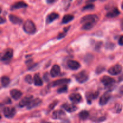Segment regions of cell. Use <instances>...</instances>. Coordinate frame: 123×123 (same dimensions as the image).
Instances as JSON below:
<instances>
[{
    "label": "cell",
    "mask_w": 123,
    "mask_h": 123,
    "mask_svg": "<svg viewBox=\"0 0 123 123\" xmlns=\"http://www.w3.org/2000/svg\"><path fill=\"white\" fill-rule=\"evenodd\" d=\"M98 20V17L95 14H89L83 17L80 20V23L83 24L82 29L88 30L92 28Z\"/></svg>",
    "instance_id": "cell-1"
},
{
    "label": "cell",
    "mask_w": 123,
    "mask_h": 123,
    "mask_svg": "<svg viewBox=\"0 0 123 123\" xmlns=\"http://www.w3.org/2000/svg\"><path fill=\"white\" fill-rule=\"evenodd\" d=\"M23 28L26 33L30 34H32L35 33L36 31V25L31 20H27L24 22Z\"/></svg>",
    "instance_id": "cell-2"
},
{
    "label": "cell",
    "mask_w": 123,
    "mask_h": 123,
    "mask_svg": "<svg viewBox=\"0 0 123 123\" xmlns=\"http://www.w3.org/2000/svg\"><path fill=\"white\" fill-rule=\"evenodd\" d=\"M74 78L78 82L84 83L88 79V75L85 70H83L77 74H75Z\"/></svg>",
    "instance_id": "cell-3"
},
{
    "label": "cell",
    "mask_w": 123,
    "mask_h": 123,
    "mask_svg": "<svg viewBox=\"0 0 123 123\" xmlns=\"http://www.w3.org/2000/svg\"><path fill=\"white\" fill-rule=\"evenodd\" d=\"M16 109L13 107H6L3 109V114L7 118H12L15 115Z\"/></svg>",
    "instance_id": "cell-4"
},
{
    "label": "cell",
    "mask_w": 123,
    "mask_h": 123,
    "mask_svg": "<svg viewBox=\"0 0 123 123\" xmlns=\"http://www.w3.org/2000/svg\"><path fill=\"white\" fill-rule=\"evenodd\" d=\"M13 55V52L12 49H7L4 50V54L1 56V61L3 62L8 61L12 59Z\"/></svg>",
    "instance_id": "cell-5"
},
{
    "label": "cell",
    "mask_w": 123,
    "mask_h": 123,
    "mask_svg": "<svg viewBox=\"0 0 123 123\" xmlns=\"http://www.w3.org/2000/svg\"><path fill=\"white\" fill-rule=\"evenodd\" d=\"M101 82H102V84L106 86H108V87H110L112 85H113L114 84V83L115 82V79H113V78H111L110 76H105L103 78L101 79Z\"/></svg>",
    "instance_id": "cell-6"
},
{
    "label": "cell",
    "mask_w": 123,
    "mask_h": 123,
    "mask_svg": "<svg viewBox=\"0 0 123 123\" xmlns=\"http://www.w3.org/2000/svg\"><path fill=\"white\" fill-rule=\"evenodd\" d=\"M122 71V67L121 65L117 64L112 66L108 70V73L111 75H118Z\"/></svg>",
    "instance_id": "cell-7"
},
{
    "label": "cell",
    "mask_w": 123,
    "mask_h": 123,
    "mask_svg": "<svg viewBox=\"0 0 123 123\" xmlns=\"http://www.w3.org/2000/svg\"><path fill=\"white\" fill-rule=\"evenodd\" d=\"M67 66L72 70H76L80 67V64L79 62L74 60H69L67 62Z\"/></svg>",
    "instance_id": "cell-8"
},
{
    "label": "cell",
    "mask_w": 123,
    "mask_h": 123,
    "mask_svg": "<svg viewBox=\"0 0 123 123\" xmlns=\"http://www.w3.org/2000/svg\"><path fill=\"white\" fill-rule=\"evenodd\" d=\"M32 98H33V97L31 95H28V96H25L23 99H22L20 101L19 103V106L20 108H23L25 106H27L30 103V102L32 100Z\"/></svg>",
    "instance_id": "cell-9"
},
{
    "label": "cell",
    "mask_w": 123,
    "mask_h": 123,
    "mask_svg": "<svg viewBox=\"0 0 123 123\" xmlns=\"http://www.w3.org/2000/svg\"><path fill=\"white\" fill-rule=\"evenodd\" d=\"M69 98L73 103H79L82 100V98L79 94H72L69 96Z\"/></svg>",
    "instance_id": "cell-10"
},
{
    "label": "cell",
    "mask_w": 123,
    "mask_h": 123,
    "mask_svg": "<svg viewBox=\"0 0 123 123\" xmlns=\"http://www.w3.org/2000/svg\"><path fill=\"white\" fill-rule=\"evenodd\" d=\"M10 95L13 99L17 100L19 99L22 96V92L17 89H13L10 91Z\"/></svg>",
    "instance_id": "cell-11"
},
{
    "label": "cell",
    "mask_w": 123,
    "mask_h": 123,
    "mask_svg": "<svg viewBox=\"0 0 123 123\" xmlns=\"http://www.w3.org/2000/svg\"><path fill=\"white\" fill-rule=\"evenodd\" d=\"M41 103H42V100H41L40 98H35V99H32V100L30 102V103L26 106V107H27V108L28 109H32V108H35V107L39 105Z\"/></svg>",
    "instance_id": "cell-12"
},
{
    "label": "cell",
    "mask_w": 123,
    "mask_h": 123,
    "mask_svg": "<svg viewBox=\"0 0 123 123\" xmlns=\"http://www.w3.org/2000/svg\"><path fill=\"white\" fill-rule=\"evenodd\" d=\"M65 117H66V114L64 112L62 111L61 110H58L54 112L52 114V117L54 119H64Z\"/></svg>",
    "instance_id": "cell-13"
},
{
    "label": "cell",
    "mask_w": 123,
    "mask_h": 123,
    "mask_svg": "<svg viewBox=\"0 0 123 123\" xmlns=\"http://www.w3.org/2000/svg\"><path fill=\"white\" fill-rule=\"evenodd\" d=\"M98 96V92L97 91V92H88L86 94V99H87V102L88 103H91L92 102V101L93 100L96 99Z\"/></svg>",
    "instance_id": "cell-14"
},
{
    "label": "cell",
    "mask_w": 123,
    "mask_h": 123,
    "mask_svg": "<svg viewBox=\"0 0 123 123\" xmlns=\"http://www.w3.org/2000/svg\"><path fill=\"white\" fill-rule=\"evenodd\" d=\"M62 108L64 109L66 111L68 112H73L76 111L77 109L76 106L73 104H68V103H65L62 106Z\"/></svg>",
    "instance_id": "cell-15"
},
{
    "label": "cell",
    "mask_w": 123,
    "mask_h": 123,
    "mask_svg": "<svg viewBox=\"0 0 123 123\" xmlns=\"http://www.w3.org/2000/svg\"><path fill=\"white\" fill-rule=\"evenodd\" d=\"M61 73V69L58 65H55L53 66L50 70V75L52 77H56L60 75Z\"/></svg>",
    "instance_id": "cell-16"
},
{
    "label": "cell",
    "mask_w": 123,
    "mask_h": 123,
    "mask_svg": "<svg viewBox=\"0 0 123 123\" xmlns=\"http://www.w3.org/2000/svg\"><path fill=\"white\" fill-rule=\"evenodd\" d=\"M111 98V95L108 93H105L102 97H100L99 100V104L100 105H105L109 102Z\"/></svg>",
    "instance_id": "cell-17"
},
{
    "label": "cell",
    "mask_w": 123,
    "mask_h": 123,
    "mask_svg": "<svg viewBox=\"0 0 123 123\" xmlns=\"http://www.w3.org/2000/svg\"><path fill=\"white\" fill-rule=\"evenodd\" d=\"M120 14V12L118 10V9L117 8H114L107 13L106 17L108 18H114L115 17L118 16Z\"/></svg>",
    "instance_id": "cell-18"
},
{
    "label": "cell",
    "mask_w": 123,
    "mask_h": 123,
    "mask_svg": "<svg viewBox=\"0 0 123 123\" xmlns=\"http://www.w3.org/2000/svg\"><path fill=\"white\" fill-rule=\"evenodd\" d=\"M9 20L11 22L14 24H21L22 23V19L13 14H10Z\"/></svg>",
    "instance_id": "cell-19"
},
{
    "label": "cell",
    "mask_w": 123,
    "mask_h": 123,
    "mask_svg": "<svg viewBox=\"0 0 123 123\" xmlns=\"http://www.w3.org/2000/svg\"><path fill=\"white\" fill-rule=\"evenodd\" d=\"M70 80L68 79H58V80H56L55 81H54L52 83V86H59V85H65V84H67L68 83L70 82Z\"/></svg>",
    "instance_id": "cell-20"
},
{
    "label": "cell",
    "mask_w": 123,
    "mask_h": 123,
    "mask_svg": "<svg viewBox=\"0 0 123 123\" xmlns=\"http://www.w3.org/2000/svg\"><path fill=\"white\" fill-rule=\"evenodd\" d=\"M27 7V4H26L25 2H22V1H20V2H16L15 4L13 5L11 7V10H16L19 9V8H25V7Z\"/></svg>",
    "instance_id": "cell-21"
},
{
    "label": "cell",
    "mask_w": 123,
    "mask_h": 123,
    "mask_svg": "<svg viewBox=\"0 0 123 123\" xmlns=\"http://www.w3.org/2000/svg\"><path fill=\"white\" fill-rule=\"evenodd\" d=\"M59 15L58 14L56 13H52L50 14H49V15L47 16L46 18V22L49 24V23H51L52 22L54 21L55 20H56L57 18H58Z\"/></svg>",
    "instance_id": "cell-22"
},
{
    "label": "cell",
    "mask_w": 123,
    "mask_h": 123,
    "mask_svg": "<svg viewBox=\"0 0 123 123\" xmlns=\"http://www.w3.org/2000/svg\"><path fill=\"white\" fill-rule=\"evenodd\" d=\"M34 83L36 86H42L43 85V80L38 74H36L34 76Z\"/></svg>",
    "instance_id": "cell-23"
},
{
    "label": "cell",
    "mask_w": 123,
    "mask_h": 123,
    "mask_svg": "<svg viewBox=\"0 0 123 123\" xmlns=\"http://www.w3.org/2000/svg\"><path fill=\"white\" fill-rule=\"evenodd\" d=\"M90 116V114L86 111H82L79 114V117L80 120H85L88 118Z\"/></svg>",
    "instance_id": "cell-24"
},
{
    "label": "cell",
    "mask_w": 123,
    "mask_h": 123,
    "mask_svg": "<svg viewBox=\"0 0 123 123\" xmlns=\"http://www.w3.org/2000/svg\"><path fill=\"white\" fill-rule=\"evenodd\" d=\"M74 18L73 15H71V14H67V15H65L63 17V19L62 20V24H67L69 22H70L71 20H72Z\"/></svg>",
    "instance_id": "cell-25"
},
{
    "label": "cell",
    "mask_w": 123,
    "mask_h": 123,
    "mask_svg": "<svg viewBox=\"0 0 123 123\" xmlns=\"http://www.w3.org/2000/svg\"><path fill=\"white\" fill-rule=\"evenodd\" d=\"M10 80L9 78L7 76H2L1 78V85L2 86L5 87V86H8V85L9 84Z\"/></svg>",
    "instance_id": "cell-26"
},
{
    "label": "cell",
    "mask_w": 123,
    "mask_h": 123,
    "mask_svg": "<svg viewBox=\"0 0 123 123\" xmlns=\"http://www.w3.org/2000/svg\"><path fill=\"white\" fill-rule=\"evenodd\" d=\"M67 90H68V88H67V86H66V85H63L62 87L60 88L57 90V92H58L59 94L64 93V92H67Z\"/></svg>",
    "instance_id": "cell-27"
},
{
    "label": "cell",
    "mask_w": 123,
    "mask_h": 123,
    "mask_svg": "<svg viewBox=\"0 0 123 123\" xmlns=\"http://www.w3.org/2000/svg\"><path fill=\"white\" fill-rule=\"evenodd\" d=\"M69 27L70 26H68V27L67 28L64 29V30L63 32H61V33H60V34L58 36L57 38H58V39H60V38H63V37H64L65 36H66V34H67V32L68 31V30L69 29Z\"/></svg>",
    "instance_id": "cell-28"
},
{
    "label": "cell",
    "mask_w": 123,
    "mask_h": 123,
    "mask_svg": "<svg viewBox=\"0 0 123 123\" xmlns=\"http://www.w3.org/2000/svg\"><path fill=\"white\" fill-rule=\"evenodd\" d=\"M25 80L28 83V84H32V82H33L32 76H31V75H30V74H27V75L25 77Z\"/></svg>",
    "instance_id": "cell-29"
},
{
    "label": "cell",
    "mask_w": 123,
    "mask_h": 123,
    "mask_svg": "<svg viewBox=\"0 0 123 123\" xmlns=\"http://www.w3.org/2000/svg\"><path fill=\"white\" fill-rule=\"evenodd\" d=\"M94 8V4H89L86 5V6H85V7L83 8V10H92Z\"/></svg>",
    "instance_id": "cell-30"
},
{
    "label": "cell",
    "mask_w": 123,
    "mask_h": 123,
    "mask_svg": "<svg viewBox=\"0 0 123 123\" xmlns=\"http://www.w3.org/2000/svg\"><path fill=\"white\" fill-rule=\"evenodd\" d=\"M121 108H122V106H121V105L118 104L115 106V112L117 113H119L120 112H121Z\"/></svg>",
    "instance_id": "cell-31"
},
{
    "label": "cell",
    "mask_w": 123,
    "mask_h": 123,
    "mask_svg": "<svg viewBox=\"0 0 123 123\" xmlns=\"http://www.w3.org/2000/svg\"><path fill=\"white\" fill-rule=\"evenodd\" d=\"M118 43L120 45L123 46V36H121L120 38H119V40H118Z\"/></svg>",
    "instance_id": "cell-32"
},
{
    "label": "cell",
    "mask_w": 123,
    "mask_h": 123,
    "mask_svg": "<svg viewBox=\"0 0 123 123\" xmlns=\"http://www.w3.org/2000/svg\"><path fill=\"white\" fill-rule=\"evenodd\" d=\"M56 1H57V0H46V2L48 4H52L54 3L55 2H56Z\"/></svg>",
    "instance_id": "cell-33"
},
{
    "label": "cell",
    "mask_w": 123,
    "mask_h": 123,
    "mask_svg": "<svg viewBox=\"0 0 123 123\" xmlns=\"http://www.w3.org/2000/svg\"><path fill=\"white\" fill-rule=\"evenodd\" d=\"M56 102H55V103H52V105L50 106V107H49V110H51V109H52L53 108L55 107V106L56 105Z\"/></svg>",
    "instance_id": "cell-34"
},
{
    "label": "cell",
    "mask_w": 123,
    "mask_h": 123,
    "mask_svg": "<svg viewBox=\"0 0 123 123\" xmlns=\"http://www.w3.org/2000/svg\"><path fill=\"white\" fill-rule=\"evenodd\" d=\"M96 1V0H87V1H86V2H88V3H91V2H93Z\"/></svg>",
    "instance_id": "cell-35"
},
{
    "label": "cell",
    "mask_w": 123,
    "mask_h": 123,
    "mask_svg": "<svg viewBox=\"0 0 123 123\" xmlns=\"http://www.w3.org/2000/svg\"><path fill=\"white\" fill-rule=\"evenodd\" d=\"M120 92H121V94H123V86L120 88Z\"/></svg>",
    "instance_id": "cell-36"
},
{
    "label": "cell",
    "mask_w": 123,
    "mask_h": 123,
    "mask_svg": "<svg viewBox=\"0 0 123 123\" xmlns=\"http://www.w3.org/2000/svg\"><path fill=\"white\" fill-rule=\"evenodd\" d=\"M121 28L123 30V19L121 20Z\"/></svg>",
    "instance_id": "cell-37"
},
{
    "label": "cell",
    "mask_w": 123,
    "mask_h": 123,
    "mask_svg": "<svg viewBox=\"0 0 123 123\" xmlns=\"http://www.w3.org/2000/svg\"><path fill=\"white\" fill-rule=\"evenodd\" d=\"M3 22H4L3 18H1V24H2V23H3Z\"/></svg>",
    "instance_id": "cell-38"
},
{
    "label": "cell",
    "mask_w": 123,
    "mask_h": 123,
    "mask_svg": "<svg viewBox=\"0 0 123 123\" xmlns=\"http://www.w3.org/2000/svg\"><path fill=\"white\" fill-rule=\"evenodd\" d=\"M121 8H122V9L123 10V1L122 4H121Z\"/></svg>",
    "instance_id": "cell-39"
},
{
    "label": "cell",
    "mask_w": 123,
    "mask_h": 123,
    "mask_svg": "<svg viewBox=\"0 0 123 123\" xmlns=\"http://www.w3.org/2000/svg\"><path fill=\"white\" fill-rule=\"evenodd\" d=\"M72 1V0H67V1Z\"/></svg>",
    "instance_id": "cell-40"
},
{
    "label": "cell",
    "mask_w": 123,
    "mask_h": 123,
    "mask_svg": "<svg viewBox=\"0 0 123 123\" xmlns=\"http://www.w3.org/2000/svg\"><path fill=\"white\" fill-rule=\"evenodd\" d=\"M101 1H106V0H101Z\"/></svg>",
    "instance_id": "cell-41"
}]
</instances>
